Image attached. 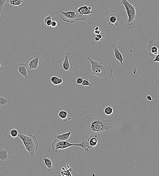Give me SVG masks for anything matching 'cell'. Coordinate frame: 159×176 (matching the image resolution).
Returning <instances> with one entry per match:
<instances>
[{"label": "cell", "mask_w": 159, "mask_h": 176, "mask_svg": "<svg viewBox=\"0 0 159 176\" xmlns=\"http://www.w3.org/2000/svg\"><path fill=\"white\" fill-rule=\"evenodd\" d=\"M83 121L90 136L100 134L105 131L109 132L113 128L112 122L102 114L100 115L90 114L85 116Z\"/></svg>", "instance_id": "cell-1"}, {"label": "cell", "mask_w": 159, "mask_h": 176, "mask_svg": "<svg viewBox=\"0 0 159 176\" xmlns=\"http://www.w3.org/2000/svg\"><path fill=\"white\" fill-rule=\"evenodd\" d=\"M88 59L91 63L92 74L96 76L101 80L106 81L112 78L113 73L111 68L106 65L103 62L93 61L89 57Z\"/></svg>", "instance_id": "cell-2"}, {"label": "cell", "mask_w": 159, "mask_h": 176, "mask_svg": "<svg viewBox=\"0 0 159 176\" xmlns=\"http://www.w3.org/2000/svg\"><path fill=\"white\" fill-rule=\"evenodd\" d=\"M18 136L22 140L26 150L30 156L34 157L35 153L38 147V143L36 137L32 135L26 136L23 134H19Z\"/></svg>", "instance_id": "cell-3"}, {"label": "cell", "mask_w": 159, "mask_h": 176, "mask_svg": "<svg viewBox=\"0 0 159 176\" xmlns=\"http://www.w3.org/2000/svg\"><path fill=\"white\" fill-rule=\"evenodd\" d=\"M119 3L124 6L125 8L128 17L127 20V23L129 26L132 25L135 22L137 16L136 8L129 3L128 0H120Z\"/></svg>", "instance_id": "cell-4"}, {"label": "cell", "mask_w": 159, "mask_h": 176, "mask_svg": "<svg viewBox=\"0 0 159 176\" xmlns=\"http://www.w3.org/2000/svg\"><path fill=\"white\" fill-rule=\"evenodd\" d=\"M73 146H80L82 148V143L74 144L69 143L68 140L59 141L55 140L52 143L51 146L52 150L56 153L58 152V150L64 149Z\"/></svg>", "instance_id": "cell-5"}, {"label": "cell", "mask_w": 159, "mask_h": 176, "mask_svg": "<svg viewBox=\"0 0 159 176\" xmlns=\"http://www.w3.org/2000/svg\"><path fill=\"white\" fill-rule=\"evenodd\" d=\"M73 10L75 11L77 16V21L86 20L94 13L93 11H91V10L88 9L87 5L79 8L75 7Z\"/></svg>", "instance_id": "cell-6"}, {"label": "cell", "mask_w": 159, "mask_h": 176, "mask_svg": "<svg viewBox=\"0 0 159 176\" xmlns=\"http://www.w3.org/2000/svg\"><path fill=\"white\" fill-rule=\"evenodd\" d=\"M59 16L65 22L73 23L76 21L77 15L74 10L68 12H63L61 10H59Z\"/></svg>", "instance_id": "cell-7"}, {"label": "cell", "mask_w": 159, "mask_h": 176, "mask_svg": "<svg viewBox=\"0 0 159 176\" xmlns=\"http://www.w3.org/2000/svg\"><path fill=\"white\" fill-rule=\"evenodd\" d=\"M98 137L97 135L90 136L87 140L82 142V148L85 151L89 152L90 149L96 147L98 142Z\"/></svg>", "instance_id": "cell-8"}, {"label": "cell", "mask_w": 159, "mask_h": 176, "mask_svg": "<svg viewBox=\"0 0 159 176\" xmlns=\"http://www.w3.org/2000/svg\"><path fill=\"white\" fill-rule=\"evenodd\" d=\"M159 42L158 41L154 42L153 40H149L147 44V50L150 57H153L154 56L159 54Z\"/></svg>", "instance_id": "cell-9"}, {"label": "cell", "mask_w": 159, "mask_h": 176, "mask_svg": "<svg viewBox=\"0 0 159 176\" xmlns=\"http://www.w3.org/2000/svg\"><path fill=\"white\" fill-rule=\"evenodd\" d=\"M39 56L37 55L29 58L27 63L29 69H37L39 68L40 65V63L39 61Z\"/></svg>", "instance_id": "cell-10"}, {"label": "cell", "mask_w": 159, "mask_h": 176, "mask_svg": "<svg viewBox=\"0 0 159 176\" xmlns=\"http://www.w3.org/2000/svg\"><path fill=\"white\" fill-rule=\"evenodd\" d=\"M112 51L114 52L115 58L121 63L122 66L123 65V62L124 61L122 56L119 50L118 46L116 43L112 44L111 46Z\"/></svg>", "instance_id": "cell-11"}, {"label": "cell", "mask_w": 159, "mask_h": 176, "mask_svg": "<svg viewBox=\"0 0 159 176\" xmlns=\"http://www.w3.org/2000/svg\"><path fill=\"white\" fill-rule=\"evenodd\" d=\"M70 52L67 51L65 53L64 56V61L62 63V68L65 71L71 70L73 69V64L70 63L69 61V59L71 56Z\"/></svg>", "instance_id": "cell-12"}, {"label": "cell", "mask_w": 159, "mask_h": 176, "mask_svg": "<svg viewBox=\"0 0 159 176\" xmlns=\"http://www.w3.org/2000/svg\"><path fill=\"white\" fill-rule=\"evenodd\" d=\"M120 19L116 16L114 13H112L107 17L106 21L109 25L111 26L118 25Z\"/></svg>", "instance_id": "cell-13"}, {"label": "cell", "mask_w": 159, "mask_h": 176, "mask_svg": "<svg viewBox=\"0 0 159 176\" xmlns=\"http://www.w3.org/2000/svg\"><path fill=\"white\" fill-rule=\"evenodd\" d=\"M52 22L51 15H50L46 17L41 22V25L43 29L48 31L52 29L51 24Z\"/></svg>", "instance_id": "cell-14"}, {"label": "cell", "mask_w": 159, "mask_h": 176, "mask_svg": "<svg viewBox=\"0 0 159 176\" xmlns=\"http://www.w3.org/2000/svg\"><path fill=\"white\" fill-rule=\"evenodd\" d=\"M8 150L0 149V163H3L7 161L10 157L8 153Z\"/></svg>", "instance_id": "cell-15"}, {"label": "cell", "mask_w": 159, "mask_h": 176, "mask_svg": "<svg viewBox=\"0 0 159 176\" xmlns=\"http://www.w3.org/2000/svg\"><path fill=\"white\" fill-rule=\"evenodd\" d=\"M40 158L43 160L45 166L48 168L49 172H51L54 170V165L53 164L52 161L50 158L45 156Z\"/></svg>", "instance_id": "cell-16"}, {"label": "cell", "mask_w": 159, "mask_h": 176, "mask_svg": "<svg viewBox=\"0 0 159 176\" xmlns=\"http://www.w3.org/2000/svg\"><path fill=\"white\" fill-rule=\"evenodd\" d=\"M27 66L25 63H20L18 66V71L26 79L28 78V73L27 70Z\"/></svg>", "instance_id": "cell-17"}, {"label": "cell", "mask_w": 159, "mask_h": 176, "mask_svg": "<svg viewBox=\"0 0 159 176\" xmlns=\"http://www.w3.org/2000/svg\"><path fill=\"white\" fill-rule=\"evenodd\" d=\"M71 133V132H70L61 135H56L55 136L54 138L55 140L59 141H67L69 139Z\"/></svg>", "instance_id": "cell-18"}, {"label": "cell", "mask_w": 159, "mask_h": 176, "mask_svg": "<svg viewBox=\"0 0 159 176\" xmlns=\"http://www.w3.org/2000/svg\"><path fill=\"white\" fill-rule=\"evenodd\" d=\"M10 103L9 100L3 97H0V110Z\"/></svg>", "instance_id": "cell-19"}, {"label": "cell", "mask_w": 159, "mask_h": 176, "mask_svg": "<svg viewBox=\"0 0 159 176\" xmlns=\"http://www.w3.org/2000/svg\"><path fill=\"white\" fill-rule=\"evenodd\" d=\"M51 81L52 83L54 85H59L63 83L62 79L58 78L56 76L52 77L51 78Z\"/></svg>", "instance_id": "cell-20"}, {"label": "cell", "mask_w": 159, "mask_h": 176, "mask_svg": "<svg viewBox=\"0 0 159 176\" xmlns=\"http://www.w3.org/2000/svg\"><path fill=\"white\" fill-rule=\"evenodd\" d=\"M59 117L63 119L64 122L67 121L68 117V112L65 111H60L58 114Z\"/></svg>", "instance_id": "cell-21"}, {"label": "cell", "mask_w": 159, "mask_h": 176, "mask_svg": "<svg viewBox=\"0 0 159 176\" xmlns=\"http://www.w3.org/2000/svg\"><path fill=\"white\" fill-rule=\"evenodd\" d=\"M24 0H9L10 5L13 6H21L22 3L24 2Z\"/></svg>", "instance_id": "cell-22"}, {"label": "cell", "mask_w": 159, "mask_h": 176, "mask_svg": "<svg viewBox=\"0 0 159 176\" xmlns=\"http://www.w3.org/2000/svg\"><path fill=\"white\" fill-rule=\"evenodd\" d=\"M63 170V168H62V170L61 172V174L62 175H72L71 174V172L72 171V168H70L68 170H65V169L64 170Z\"/></svg>", "instance_id": "cell-23"}, {"label": "cell", "mask_w": 159, "mask_h": 176, "mask_svg": "<svg viewBox=\"0 0 159 176\" xmlns=\"http://www.w3.org/2000/svg\"><path fill=\"white\" fill-rule=\"evenodd\" d=\"M113 109L110 107H107L105 109L104 112L106 115H112L113 112Z\"/></svg>", "instance_id": "cell-24"}, {"label": "cell", "mask_w": 159, "mask_h": 176, "mask_svg": "<svg viewBox=\"0 0 159 176\" xmlns=\"http://www.w3.org/2000/svg\"><path fill=\"white\" fill-rule=\"evenodd\" d=\"M19 135L18 132L16 129H14L11 130L10 132V135L12 138H15L18 136Z\"/></svg>", "instance_id": "cell-25"}, {"label": "cell", "mask_w": 159, "mask_h": 176, "mask_svg": "<svg viewBox=\"0 0 159 176\" xmlns=\"http://www.w3.org/2000/svg\"><path fill=\"white\" fill-rule=\"evenodd\" d=\"M82 86H92L91 84L89 82V80L88 78H86L83 80V82L81 84Z\"/></svg>", "instance_id": "cell-26"}, {"label": "cell", "mask_w": 159, "mask_h": 176, "mask_svg": "<svg viewBox=\"0 0 159 176\" xmlns=\"http://www.w3.org/2000/svg\"><path fill=\"white\" fill-rule=\"evenodd\" d=\"M97 37L98 38L100 39V41H103L105 38V35L102 32H101L100 34L96 35Z\"/></svg>", "instance_id": "cell-27"}, {"label": "cell", "mask_w": 159, "mask_h": 176, "mask_svg": "<svg viewBox=\"0 0 159 176\" xmlns=\"http://www.w3.org/2000/svg\"><path fill=\"white\" fill-rule=\"evenodd\" d=\"M83 77H80L78 78L76 80V83L77 85H81L82 84L83 80Z\"/></svg>", "instance_id": "cell-28"}, {"label": "cell", "mask_w": 159, "mask_h": 176, "mask_svg": "<svg viewBox=\"0 0 159 176\" xmlns=\"http://www.w3.org/2000/svg\"><path fill=\"white\" fill-rule=\"evenodd\" d=\"M8 0H0V10H2L3 6Z\"/></svg>", "instance_id": "cell-29"}, {"label": "cell", "mask_w": 159, "mask_h": 176, "mask_svg": "<svg viewBox=\"0 0 159 176\" xmlns=\"http://www.w3.org/2000/svg\"><path fill=\"white\" fill-rule=\"evenodd\" d=\"M58 25V23L55 21H52L51 27L53 28H55L57 27Z\"/></svg>", "instance_id": "cell-30"}, {"label": "cell", "mask_w": 159, "mask_h": 176, "mask_svg": "<svg viewBox=\"0 0 159 176\" xmlns=\"http://www.w3.org/2000/svg\"><path fill=\"white\" fill-rule=\"evenodd\" d=\"M159 62V54L157 55L156 57L155 58V59L153 61V62Z\"/></svg>", "instance_id": "cell-31"}, {"label": "cell", "mask_w": 159, "mask_h": 176, "mask_svg": "<svg viewBox=\"0 0 159 176\" xmlns=\"http://www.w3.org/2000/svg\"><path fill=\"white\" fill-rule=\"evenodd\" d=\"M5 16L1 12H0V22H1L2 20L4 19Z\"/></svg>", "instance_id": "cell-32"}, {"label": "cell", "mask_w": 159, "mask_h": 176, "mask_svg": "<svg viewBox=\"0 0 159 176\" xmlns=\"http://www.w3.org/2000/svg\"><path fill=\"white\" fill-rule=\"evenodd\" d=\"M101 32V31L99 30H96V31H94L93 32V34L95 35H97L100 34Z\"/></svg>", "instance_id": "cell-33"}, {"label": "cell", "mask_w": 159, "mask_h": 176, "mask_svg": "<svg viewBox=\"0 0 159 176\" xmlns=\"http://www.w3.org/2000/svg\"><path fill=\"white\" fill-rule=\"evenodd\" d=\"M147 98L148 100L149 101H152V100H153V99H152V97L150 96H147Z\"/></svg>", "instance_id": "cell-34"}, {"label": "cell", "mask_w": 159, "mask_h": 176, "mask_svg": "<svg viewBox=\"0 0 159 176\" xmlns=\"http://www.w3.org/2000/svg\"><path fill=\"white\" fill-rule=\"evenodd\" d=\"M95 40L96 41H100V39L97 37L95 38Z\"/></svg>", "instance_id": "cell-35"}, {"label": "cell", "mask_w": 159, "mask_h": 176, "mask_svg": "<svg viewBox=\"0 0 159 176\" xmlns=\"http://www.w3.org/2000/svg\"><path fill=\"white\" fill-rule=\"evenodd\" d=\"M99 29H100L99 27H95V29H94V30L95 31L98 30H99Z\"/></svg>", "instance_id": "cell-36"}, {"label": "cell", "mask_w": 159, "mask_h": 176, "mask_svg": "<svg viewBox=\"0 0 159 176\" xmlns=\"http://www.w3.org/2000/svg\"><path fill=\"white\" fill-rule=\"evenodd\" d=\"M88 8L90 10H92V8L90 6L88 7Z\"/></svg>", "instance_id": "cell-37"}, {"label": "cell", "mask_w": 159, "mask_h": 176, "mask_svg": "<svg viewBox=\"0 0 159 176\" xmlns=\"http://www.w3.org/2000/svg\"><path fill=\"white\" fill-rule=\"evenodd\" d=\"M1 33H0V36H1Z\"/></svg>", "instance_id": "cell-38"}, {"label": "cell", "mask_w": 159, "mask_h": 176, "mask_svg": "<svg viewBox=\"0 0 159 176\" xmlns=\"http://www.w3.org/2000/svg\"><path fill=\"white\" fill-rule=\"evenodd\" d=\"M1 65H0V67H1Z\"/></svg>", "instance_id": "cell-39"}]
</instances>
